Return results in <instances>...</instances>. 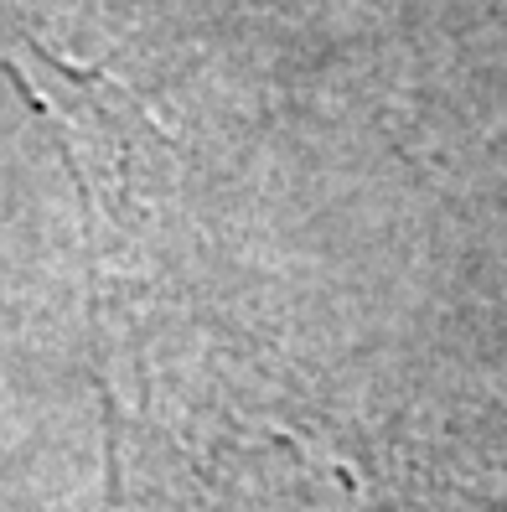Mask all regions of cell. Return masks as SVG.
Returning a JSON list of instances; mask_svg holds the SVG:
<instances>
[{"label":"cell","instance_id":"6da1fadb","mask_svg":"<svg viewBox=\"0 0 507 512\" xmlns=\"http://www.w3.org/2000/svg\"><path fill=\"white\" fill-rule=\"evenodd\" d=\"M0 73L52 125L94 238H140L171 161V135L145 99L114 73L57 52L26 0H0Z\"/></svg>","mask_w":507,"mask_h":512}]
</instances>
